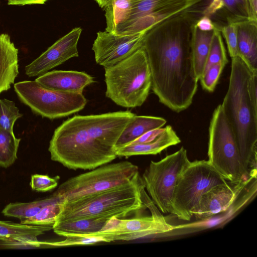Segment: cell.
Listing matches in <instances>:
<instances>
[{
  "instance_id": "cell-1",
  "label": "cell",
  "mask_w": 257,
  "mask_h": 257,
  "mask_svg": "<svg viewBox=\"0 0 257 257\" xmlns=\"http://www.w3.org/2000/svg\"><path fill=\"white\" fill-rule=\"evenodd\" d=\"M135 115L119 111L68 118L50 141L51 160L72 170H92L110 163L117 157L118 139Z\"/></svg>"
},
{
  "instance_id": "cell-2",
  "label": "cell",
  "mask_w": 257,
  "mask_h": 257,
  "mask_svg": "<svg viewBox=\"0 0 257 257\" xmlns=\"http://www.w3.org/2000/svg\"><path fill=\"white\" fill-rule=\"evenodd\" d=\"M188 46L179 37L159 39L148 30L140 48L148 59L151 89L161 103L176 112L191 105L198 88Z\"/></svg>"
},
{
  "instance_id": "cell-3",
  "label": "cell",
  "mask_w": 257,
  "mask_h": 257,
  "mask_svg": "<svg viewBox=\"0 0 257 257\" xmlns=\"http://www.w3.org/2000/svg\"><path fill=\"white\" fill-rule=\"evenodd\" d=\"M251 74L240 57L231 58L229 86L221 104L235 137L242 164L250 176L256 175L257 154V110L248 90Z\"/></svg>"
},
{
  "instance_id": "cell-4",
  "label": "cell",
  "mask_w": 257,
  "mask_h": 257,
  "mask_svg": "<svg viewBox=\"0 0 257 257\" xmlns=\"http://www.w3.org/2000/svg\"><path fill=\"white\" fill-rule=\"evenodd\" d=\"M144 189L139 175L127 184L62 202L55 223L90 218H124L147 208L143 198Z\"/></svg>"
},
{
  "instance_id": "cell-5",
  "label": "cell",
  "mask_w": 257,
  "mask_h": 257,
  "mask_svg": "<svg viewBox=\"0 0 257 257\" xmlns=\"http://www.w3.org/2000/svg\"><path fill=\"white\" fill-rule=\"evenodd\" d=\"M105 95L123 107L141 106L146 100L152 78L144 51L139 48L128 57L104 68Z\"/></svg>"
},
{
  "instance_id": "cell-6",
  "label": "cell",
  "mask_w": 257,
  "mask_h": 257,
  "mask_svg": "<svg viewBox=\"0 0 257 257\" xmlns=\"http://www.w3.org/2000/svg\"><path fill=\"white\" fill-rule=\"evenodd\" d=\"M208 160L226 181L232 183L254 178L244 168L234 134L221 104L214 109L209 127Z\"/></svg>"
},
{
  "instance_id": "cell-7",
  "label": "cell",
  "mask_w": 257,
  "mask_h": 257,
  "mask_svg": "<svg viewBox=\"0 0 257 257\" xmlns=\"http://www.w3.org/2000/svg\"><path fill=\"white\" fill-rule=\"evenodd\" d=\"M139 175L138 167L130 162L106 164L70 178L54 193L62 202H69L127 184Z\"/></svg>"
},
{
  "instance_id": "cell-8",
  "label": "cell",
  "mask_w": 257,
  "mask_h": 257,
  "mask_svg": "<svg viewBox=\"0 0 257 257\" xmlns=\"http://www.w3.org/2000/svg\"><path fill=\"white\" fill-rule=\"evenodd\" d=\"M227 181L208 161L190 162L178 179L173 198V212L181 220H190L202 196Z\"/></svg>"
},
{
  "instance_id": "cell-9",
  "label": "cell",
  "mask_w": 257,
  "mask_h": 257,
  "mask_svg": "<svg viewBox=\"0 0 257 257\" xmlns=\"http://www.w3.org/2000/svg\"><path fill=\"white\" fill-rule=\"evenodd\" d=\"M14 87L19 99L34 113L51 119L77 112L87 103L82 93L53 90L43 87L35 80L18 82Z\"/></svg>"
},
{
  "instance_id": "cell-10",
  "label": "cell",
  "mask_w": 257,
  "mask_h": 257,
  "mask_svg": "<svg viewBox=\"0 0 257 257\" xmlns=\"http://www.w3.org/2000/svg\"><path fill=\"white\" fill-rule=\"evenodd\" d=\"M186 150L177 152L158 161H151L142 179L152 201L164 213L173 212V198L179 175L189 164Z\"/></svg>"
},
{
  "instance_id": "cell-11",
  "label": "cell",
  "mask_w": 257,
  "mask_h": 257,
  "mask_svg": "<svg viewBox=\"0 0 257 257\" xmlns=\"http://www.w3.org/2000/svg\"><path fill=\"white\" fill-rule=\"evenodd\" d=\"M144 201L151 212V216L131 218L112 217L99 232L113 234L114 241H130L175 230V225L165 220L147 194L145 195Z\"/></svg>"
},
{
  "instance_id": "cell-12",
  "label": "cell",
  "mask_w": 257,
  "mask_h": 257,
  "mask_svg": "<svg viewBox=\"0 0 257 257\" xmlns=\"http://www.w3.org/2000/svg\"><path fill=\"white\" fill-rule=\"evenodd\" d=\"M146 32L124 35L97 32L92 47L96 62L105 68L128 57L140 48Z\"/></svg>"
},
{
  "instance_id": "cell-13",
  "label": "cell",
  "mask_w": 257,
  "mask_h": 257,
  "mask_svg": "<svg viewBox=\"0 0 257 257\" xmlns=\"http://www.w3.org/2000/svg\"><path fill=\"white\" fill-rule=\"evenodd\" d=\"M82 30L73 28L25 68L29 77L41 76L73 57L79 56L77 44Z\"/></svg>"
},
{
  "instance_id": "cell-14",
  "label": "cell",
  "mask_w": 257,
  "mask_h": 257,
  "mask_svg": "<svg viewBox=\"0 0 257 257\" xmlns=\"http://www.w3.org/2000/svg\"><path fill=\"white\" fill-rule=\"evenodd\" d=\"M251 180L237 183L226 182L211 188L202 196L193 216L206 220L228 210Z\"/></svg>"
},
{
  "instance_id": "cell-15",
  "label": "cell",
  "mask_w": 257,
  "mask_h": 257,
  "mask_svg": "<svg viewBox=\"0 0 257 257\" xmlns=\"http://www.w3.org/2000/svg\"><path fill=\"white\" fill-rule=\"evenodd\" d=\"M35 80L50 89L76 93H82L86 86L94 82L92 76L84 72L73 70L48 71Z\"/></svg>"
},
{
  "instance_id": "cell-16",
  "label": "cell",
  "mask_w": 257,
  "mask_h": 257,
  "mask_svg": "<svg viewBox=\"0 0 257 257\" xmlns=\"http://www.w3.org/2000/svg\"><path fill=\"white\" fill-rule=\"evenodd\" d=\"M53 225H30L0 220V239L10 244L29 245L40 247L37 237L53 229Z\"/></svg>"
},
{
  "instance_id": "cell-17",
  "label": "cell",
  "mask_w": 257,
  "mask_h": 257,
  "mask_svg": "<svg viewBox=\"0 0 257 257\" xmlns=\"http://www.w3.org/2000/svg\"><path fill=\"white\" fill-rule=\"evenodd\" d=\"M204 0H131L129 15L118 24L113 33L117 34L138 19L150 14L170 10L188 5H195Z\"/></svg>"
},
{
  "instance_id": "cell-18",
  "label": "cell",
  "mask_w": 257,
  "mask_h": 257,
  "mask_svg": "<svg viewBox=\"0 0 257 257\" xmlns=\"http://www.w3.org/2000/svg\"><path fill=\"white\" fill-rule=\"evenodd\" d=\"M18 52L8 34H0V94L11 88L19 74Z\"/></svg>"
},
{
  "instance_id": "cell-19",
  "label": "cell",
  "mask_w": 257,
  "mask_h": 257,
  "mask_svg": "<svg viewBox=\"0 0 257 257\" xmlns=\"http://www.w3.org/2000/svg\"><path fill=\"white\" fill-rule=\"evenodd\" d=\"M181 140L171 125H167L164 131L153 141L147 143L130 144L116 150L118 157L136 155H156L166 148L179 144Z\"/></svg>"
},
{
  "instance_id": "cell-20",
  "label": "cell",
  "mask_w": 257,
  "mask_h": 257,
  "mask_svg": "<svg viewBox=\"0 0 257 257\" xmlns=\"http://www.w3.org/2000/svg\"><path fill=\"white\" fill-rule=\"evenodd\" d=\"M166 122L165 118L161 117L135 115L121 133L115 146V151L150 131L161 128Z\"/></svg>"
},
{
  "instance_id": "cell-21",
  "label": "cell",
  "mask_w": 257,
  "mask_h": 257,
  "mask_svg": "<svg viewBox=\"0 0 257 257\" xmlns=\"http://www.w3.org/2000/svg\"><path fill=\"white\" fill-rule=\"evenodd\" d=\"M108 218H90L55 223L54 232L60 236L91 235L100 231Z\"/></svg>"
},
{
  "instance_id": "cell-22",
  "label": "cell",
  "mask_w": 257,
  "mask_h": 257,
  "mask_svg": "<svg viewBox=\"0 0 257 257\" xmlns=\"http://www.w3.org/2000/svg\"><path fill=\"white\" fill-rule=\"evenodd\" d=\"M57 202L61 201L54 192L50 196L39 200L9 203L3 209L2 213L6 216L18 218L22 222L35 216L47 205Z\"/></svg>"
},
{
  "instance_id": "cell-23",
  "label": "cell",
  "mask_w": 257,
  "mask_h": 257,
  "mask_svg": "<svg viewBox=\"0 0 257 257\" xmlns=\"http://www.w3.org/2000/svg\"><path fill=\"white\" fill-rule=\"evenodd\" d=\"M213 36V32H203L197 29L193 38L191 51L194 72L198 80L204 71Z\"/></svg>"
},
{
  "instance_id": "cell-24",
  "label": "cell",
  "mask_w": 257,
  "mask_h": 257,
  "mask_svg": "<svg viewBox=\"0 0 257 257\" xmlns=\"http://www.w3.org/2000/svg\"><path fill=\"white\" fill-rule=\"evenodd\" d=\"M247 27H237V45L240 58L252 72H257L256 34Z\"/></svg>"
},
{
  "instance_id": "cell-25",
  "label": "cell",
  "mask_w": 257,
  "mask_h": 257,
  "mask_svg": "<svg viewBox=\"0 0 257 257\" xmlns=\"http://www.w3.org/2000/svg\"><path fill=\"white\" fill-rule=\"evenodd\" d=\"M131 7V0H109L104 8L106 19L105 31L113 33L115 27L127 18Z\"/></svg>"
},
{
  "instance_id": "cell-26",
  "label": "cell",
  "mask_w": 257,
  "mask_h": 257,
  "mask_svg": "<svg viewBox=\"0 0 257 257\" xmlns=\"http://www.w3.org/2000/svg\"><path fill=\"white\" fill-rule=\"evenodd\" d=\"M20 142L14 133L0 130V167L7 168L15 163Z\"/></svg>"
},
{
  "instance_id": "cell-27",
  "label": "cell",
  "mask_w": 257,
  "mask_h": 257,
  "mask_svg": "<svg viewBox=\"0 0 257 257\" xmlns=\"http://www.w3.org/2000/svg\"><path fill=\"white\" fill-rule=\"evenodd\" d=\"M65 237V239L59 241H41V245L47 247H63L91 245L100 242H110L112 241L110 234L98 232L91 235H69Z\"/></svg>"
},
{
  "instance_id": "cell-28",
  "label": "cell",
  "mask_w": 257,
  "mask_h": 257,
  "mask_svg": "<svg viewBox=\"0 0 257 257\" xmlns=\"http://www.w3.org/2000/svg\"><path fill=\"white\" fill-rule=\"evenodd\" d=\"M19 108L12 100L0 99V130L14 133L15 122L23 116Z\"/></svg>"
},
{
  "instance_id": "cell-29",
  "label": "cell",
  "mask_w": 257,
  "mask_h": 257,
  "mask_svg": "<svg viewBox=\"0 0 257 257\" xmlns=\"http://www.w3.org/2000/svg\"><path fill=\"white\" fill-rule=\"evenodd\" d=\"M62 208V202H57L47 205L36 215L22 222L30 225H53Z\"/></svg>"
},
{
  "instance_id": "cell-30",
  "label": "cell",
  "mask_w": 257,
  "mask_h": 257,
  "mask_svg": "<svg viewBox=\"0 0 257 257\" xmlns=\"http://www.w3.org/2000/svg\"><path fill=\"white\" fill-rule=\"evenodd\" d=\"M227 62L228 60L220 34L218 31L214 30L204 71L214 64L223 63L226 65Z\"/></svg>"
},
{
  "instance_id": "cell-31",
  "label": "cell",
  "mask_w": 257,
  "mask_h": 257,
  "mask_svg": "<svg viewBox=\"0 0 257 257\" xmlns=\"http://www.w3.org/2000/svg\"><path fill=\"white\" fill-rule=\"evenodd\" d=\"M225 66V65L223 63H218L210 66L204 71L199 80L204 90L210 92L214 90Z\"/></svg>"
},
{
  "instance_id": "cell-32",
  "label": "cell",
  "mask_w": 257,
  "mask_h": 257,
  "mask_svg": "<svg viewBox=\"0 0 257 257\" xmlns=\"http://www.w3.org/2000/svg\"><path fill=\"white\" fill-rule=\"evenodd\" d=\"M59 176L51 177L46 175L34 174L31 176L30 186L38 192H47L55 188L58 183Z\"/></svg>"
},
{
  "instance_id": "cell-33",
  "label": "cell",
  "mask_w": 257,
  "mask_h": 257,
  "mask_svg": "<svg viewBox=\"0 0 257 257\" xmlns=\"http://www.w3.org/2000/svg\"><path fill=\"white\" fill-rule=\"evenodd\" d=\"M237 24L233 23L224 27L222 29L231 58L240 57L237 45Z\"/></svg>"
},
{
  "instance_id": "cell-34",
  "label": "cell",
  "mask_w": 257,
  "mask_h": 257,
  "mask_svg": "<svg viewBox=\"0 0 257 257\" xmlns=\"http://www.w3.org/2000/svg\"><path fill=\"white\" fill-rule=\"evenodd\" d=\"M164 129L165 127H161L150 131L130 144L147 143L153 141L164 131Z\"/></svg>"
},
{
  "instance_id": "cell-35",
  "label": "cell",
  "mask_w": 257,
  "mask_h": 257,
  "mask_svg": "<svg viewBox=\"0 0 257 257\" xmlns=\"http://www.w3.org/2000/svg\"><path fill=\"white\" fill-rule=\"evenodd\" d=\"M225 5L223 0H211L203 12L205 16L208 17L215 13Z\"/></svg>"
},
{
  "instance_id": "cell-36",
  "label": "cell",
  "mask_w": 257,
  "mask_h": 257,
  "mask_svg": "<svg viewBox=\"0 0 257 257\" xmlns=\"http://www.w3.org/2000/svg\"><path fill=\"white\" fill-rule=\"evenodd\" d=\"M196 28L203 32H209L214 29V26L208 17L204 16L196 24Z\"/></svg>"
},
{
  "instance_id": "cell-37",
  "label": "cell",
  "mask_w": 257,
  "mask_h": 257,
  "mask_svg": "<svg viewBox=\"0 0 257 257\" xmlns=\"http://www.w3.org/2000/svg\"><path fill=\"white\" fill-rule=\"evenodd\" d=\"M48 0H8V5L25 6L44 4Z\"/></svg>"
},
{
  "instance_id": "cell-38",
  "label": "cell",
  "mask_w": 257,
  "mask_h": 257,
  "mask_svg": "<svg viewBox=\"0 0 257 257\" xmlns=\"http://www.w3.org/2000/svg\"><path fill=\"white\" fill-rule=\"evenodd\" d=\"M250 7L251 8V12L256 18V9H257V0H249Z\"/></svg>"
},
{
  "instance_id": "cell-39",
  "label": "cell",
  "mask_w": 257,
  "mask_h": 257,
  "mask_svg": "<svg viewBox=\"0 0 257 257\" xmlns=\"http://www.w3.org/2000/svg\"><path fill=\"white\" fill-rule=\"evenodd\" d=\"M225 5L230 8L236 6L239 2V0H223Z\"/></svg>"
},
{
  "instance_id": "cell-40",
  "label": "cell",
  "mask_w": 257,
  "mask_h": 257,
  "mask_svg": "<svg viewBox=\"0 0 257 257\" xmlns=\"http://www.w3.org/2000/svg\"><path fill=\"white\" fill-rule=\"evenodd\" d=\"M96 3L98 4L99 7L102 9H104V8L106 6L109 0H95Z\"/></svg>"
},
{
  "instance_id": "cell-41",
  "label": "cell",
  "mask_w": 257,
  "mask_h": 257,
  "mask_svg": "<svg viewBox=\"0 0 257 257\" xmlns=\"http://www.w3.org/2000/svg\"><path fill=\"white\" fill-rule=\"evenodd\" d=\"M241 1H244V0H241Z\"/></svg>"
}]
</instances>
